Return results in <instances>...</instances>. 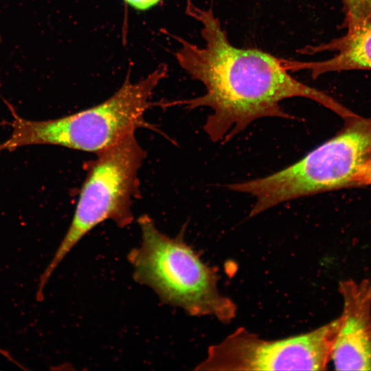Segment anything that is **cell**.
I'll return each mask as SVG.
<instances>
[{
	"label": "cell",
	"instance_id": "6da1fadb",
	"mask_svg": "<svg viewBox=\"0 0 371 371\" xmlns=\"http://www.w3.org/2000/svg\"><path fill=\"white\" fill-rule=\"evenodd\" d=\"M186 10L201 24L205 44L199 47L176 36L181 45L176 59L206 91L172 104L191 109L210 107L213 113L203 129L212 142L225 143L259 118L295 119L280 106L291 98L313 100L344 120L357 114L325 92L291 76L280 58L259 49L233 45L212 8L203 9L188 0Z\"/></svg>",
	"mask_w": 371,
	"mask_h": 371
},
{
	"label": "cell",
	"instance_id": "7a4b0ae2",
	"mask_svg": "<svg viewBox=\"0 0 371 371\" xmlns=\"http://www.w3.org/2000/svg\"><path fill=\"white\" fill-rule=\"evenodd\" d=\"M168 72L160 65L146 77L122 87L102 103L60 118L34 121L13 113L10 137L0 144V152L36 144H51L98 153L135 134L139 128H153L144 119L153 104L151 95Z\"/></svg>",
	"mask_w": 371,
	"mask_h": 371
},
{
	"label": "cell",
	"instance_id": "3957f363",
	"mask_svg": "<svg viewBox=\"0 0 371 371\" xmlns=\"http://www.w3.org/2000/svg\"><path fill=\"white\" fill-rule=\"evenodd\" d=\"M137 221L141 243L127 256L133 279L151 288L164 303L181 308L189 315H212L221 322H230L236 306L219 293L216 271L186 243L184 229L170 237L146 214Z\"/></svg>",
	"mask_w": 371,
	"mask_h": 371
},
{
	"label": "cell",
	"instance_id": "277c9868",
	"mask_svg": "<svg viewBox=\"0 0 371 371\" xmlns=\"http://www.w3.org/2000/svg\"><path fill=\"white\" fill-rule=\"evenodd\" d=\"M335 135L300 160L270 175L227 186L256 201L249 216L286 201L353 187L361 168L371 157V117L356 115Z\"/></svg>",
	"mask_w": 371,
	"mask_h": 371
},
{
	"label": "cell",
	"instance_id": "5b68a950",
	"mask_svg": "<svg viewBox=\"0 0 371 371\" xmlns=\"http://www.w3.org/2000/svg\"><path fill=\"white\" fill-rule=\"evenodd\" d=\"M96 155L89 164L69 229L39 278V296L58 265L91 229L106 220L120 228L133 221V201L140 196L138 172L146 151L132 134Z\"/></svg>",
	"mask_w": 371,
	"mask_h": 371
},
{
	"label": "cell",
	"instance_id": "8992f818",
	"mask_svg": "<svg viewBox=\"0 0 371 371\" xmlns=\"http://www.w3.org/2000/svg\"><path fill=\"white\" fill-rule=\"evenodd\" d=\"M338 325L337 317L311 332L273 341L239 328L211 346L196 370H324L330 361Z\"/></svg>",
	"mask_w": 371,
	"mask_h": 371
},
{
	"label": "cell",
	"instance_id": "52a82bcc",
	"mask_svg": "<svg viewBox=\"0 0 371 371\" xmlns=\"http://www.w3.org/2000/svg\"><path fill=\"white\" fill-rule=\"evenodd\" d=\"M343 309L333 344L337 370H371V277L339 284Z\"/></svg>",
	"mask_w": 371,
	"mask_h": 371
},
{
	"label": "cell",
	"instance_id": "ba28073f",
	"mask_svg": "<svg viewBox=\"0 0 371 371\" xmlns=\"http://www.w3.org/2000/svg\"><path fill=\"white\" fill-rule=\"evenodd\" d=\"M346 29L340 37L298 50L306 55L334 52L330 58L314 61L282 58V65L288 71H308L315 79L332 72L371 70V17Z\"/></svg>",
	"mask_w": 371,
	"mask_h": 371
},
{
	"label": "cell",
	"instance_id": "9c48e42d",
	"mask_svg": "<svg viewBox=\"0 0 371 371\" xmlns=\"http://www.w3.org/2000/svg\"><path fill=\"white\" fill-rule=\"evenodd\" d=\"M344 12V25L353 26L371 17V0H341Z\"/></svg>",
	"mask_w": 371,
	"mask_h": 371
},
{
	"label": "cell",
	"instance_id": "30bf717a",
	"mask_svg": "<svg viewBox=\"0 0 371 371\" xmlns=\"http://www.w3.org/2000/svg\"><path fill=\"white\" fill-rule=\"evenodd\" d=\"M366 186H371V157L361 168L353 183V187Z\"/></svg>",
	"mask_w": 371,
	"mask_h": 371
},
{
	"label": "cell",
	"instance_id": "8fae6325",
	"mask_svg": "<svg viewBox=\"0 0 371 371\" xmlns=\"http://www.w3.org/2000/svg\"><path fill=\"white\" fill-rule=\"evenodd\" d=\"M135 10L144 11L155 6L162 0H124Z\"/></svg>",
	"mask_w": 371,
	"mask_h": 371
}]
</instances>
